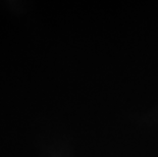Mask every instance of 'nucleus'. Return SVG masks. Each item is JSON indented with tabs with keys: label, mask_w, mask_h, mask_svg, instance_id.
Segmentation results:
<instances>
[]
</instances>
